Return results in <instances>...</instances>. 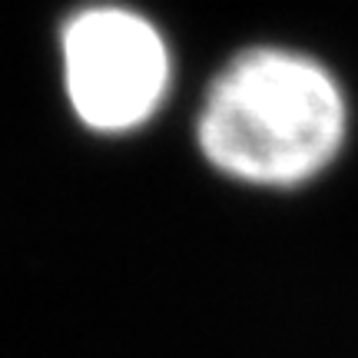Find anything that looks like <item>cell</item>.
I'll use <instances>...</instances> for the list:
<instances>
[{
    "label": "cell",
    "instance_id": "obj_1",
    "mask_svg": "<svg viewBox=\"0 0 358 358\" xmlns=\"http://www.w3.org/2000/svg\"><path fill=\"white\" fill-rule=\"evenodd\" d=\"M203 156L226 176L292 189L332 166L348 136V100L329 66L299 50L232 57L196 123Z\"/></svg>",
    "mask_w": 358,
    "mask_h": 358
},
{
    "label": "cell",
    "instance_id": "obj_2",
    "mask_svg": "<svg viewBox=\"0 0 358 358\" xmlns=\"http://www.w3.org/2000/svg\"><path fill=\"white\" fill-rule=\"evenodd\" d=\"M64 83L96 133H127L159 110L169 87L163 34L129 7H87L64 27Z\"/></svg>",
    "mask_w": 358,
    "mask_h": 358
}]
</instances>
